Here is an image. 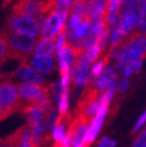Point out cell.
<instances>
[{"label": "cell", "instance_id": "10", "mask_svg": "<svg viewBox=\"0 0 146 147\" xmlns=\"http://www.w3.org/2000/svg\"><path fill=\"white\" fill-rule=\"evenodd\" d=\"M9 59V37L5 29L0 30V66Z\"/></svg>", "mask_w": 146, "mask_h": 147}, {"label": "cell", "instance_id": "25", "mask_svg": "<svg viewBox=\"0 0 146 147\" xmlns=\"http://www.w3.org/2000/svg\"><path fill=\"white\" fill-rule=\"evenodd\" d=\"M140 135H141V136H142V137H144V138L146 139V127L144 128V129H143V131H142V133H141Z\"/></svg>", "mask_w": 146, "mask_h": 147}, {"label": "cell", "instance_id": "24", "mask_svg": "<svg viewBox=\"0 0 146 147\" xmlns=\"http://www.w3.org/2000/svg\"><path fill=\"white\" fill-rule=\"evenodd\" d=\"M138 1H139V5L140 6L146 5V0H138Z\"/></svg>", "mask_w": 146, "mask_h": 147}, {"label": "cell", "instance_id": "8", "mask_svg": "<svg viewBox=\"0 0 146 147\" xmlns=\"http://www.w3.org/2000/svg\"><path fill=\"white\" fill-rule=\"evenodd\" d=\"M56 38L51 39H41L34 48V55L47 57L52 55L56 47Z\"/></svg>", "mask_w": 146, "mask_h": 147}, {"label": "cell", "instance_id": "11", "mask_svg": "<svg viewBox=\"0 0 146 147\" xmlns=\"http://www.w3.org/2000/svg\"><path fill=\"white\" fill-rule=\"evenodd\" d=\"M136 25H137V16L136 15H128V16L122 17L121 30H122L123 37H126L127 34H130V31L135 28Z\"/></svg>", "mask_w": 146, "mask_h": 147}, {"label": "cell", "instance_id": "20", "mask_svg": "<svg viewBox=\"0 0 146 147\" xmlns=\"http://www.w3.org/2000/svg\"><path fill=\"white\" fill-rule=\"evenodd\" d=\"M129 87V80L127 77H124V78L120 79V82H119V91H121V92H125V91L128 89Z\"/></svg>", "mask_w": 146, "mask_h": 147}, {"label": "cell", "instance_id": "16", "mask_svg": "<svg viewBox=\"0 0 146 147\" xmlns=\"http://www.w3.org/2000/svg\"><path fill=\"white\" fill-rule=\"evenodd\" d=\"M109 36H110V26H107V27L103 29V31H102V34H101L100 38H99V40H98V43H97V45H98L99 49H100L101 54L103 53L104 49H105L107 40H109Z\"/></svg>", "mask_w": 146, "mask_h": 147}, {"label": "cell", "instance_id": "7", "mask_svg": "<svg viewBox=\"0 0 146 147\" xmlns=\"http://www.w3.org/2000/svg\"><path fill=\"white\" fill-rule=\"evenodd\" d=\"M116 79H117V74L115 72V69L111 66H107L102 71V73L94 80V85L100 92L104 93L107 89L115 87Z\"/></svg>", "mask_w": 146, "mask_h": 147}, {"label": "cell", "instance_id": "5", "mask_svg": "<svg viewBox=\"0 0 146 147\" xmlns=\"http://www.w3.org/2000/svg\"><path fill=\"white\" fill-rule=\"evenodd\" d=\"M45 86V85H44ZM44 86L34 84V82H24L17 86L19 97L22 101V105H30L38 98L40 94L42 93Z\"/></svg>", "mask_w": 146, "mask_h": 147}, {"label": "cell", "instance_id": "12", "mask_svg": "<svg viewBox=\"0 0 146 147\" xmlns=\"http://www.w3.org/2000/svg\"><path fill=\"white\" fill-rule=\"evenodd\" d=\"M20 139H21V131L19 128L17 131L11 134V136L1 139L0 140V147H19Z\"/></svg>", "mask_w": 146, "mask_h": 147}, {"label": "cell", "instance_id": "6", "mask_svg": "<svg viewBox=\"0 0 146 147\" xmlns=\"http://www.w3.org/2000/svg\"><path fill=\"white\" fill-rule=\"evenodd\" d=\"M16 74L19 78L25 79L29 82H34V84H38L41 86L45 85V77L43 76L42 72H40L38 69L30 66L28 62L21 63Z\"/></svg>", "mask_w": 146, "mask_h": 147}, {"label": "cell", "instance_id": "23", "mask_svg": "<svg viewBox=\"0 0 146 147\" xmlns=\"http://www.w3.org/2000/svg\"><path fill=\"white\" fill-rule=\"evenodd\" d=\"M5 118H7V116H6L5 114L3 113V111L0 109V121H2V120H4Z\"/></svg>", "mask_w": 146, "mask_h": 147}, {"label": "cell", "instance_id": "2", "mask_svg": "<svg viewBox=\"0 0 146 147\" xmlns=\"http://www.w3.org/2000/svg\"><path fill=\"white\" fill-rule=\"evenodd\" d=\"M9 77L6 74L0 75V109L7 117L22 108L17 87Z\"/></svg>", "mask_w": 146, "mask_h": 147}, {"label": "cell", "instance_id": "19", "mask_svg": "<svg viewBox=\"0 0 146 147\" xmlns=\"http://www.w3.org/2000/svg\"><path fill=\"white\" fill-rule=\"evenodd\" d=\"M116 142L113 140H110L107 137L101 139V141L99 142V147H115Z\"/></svg>", "mask_w": 146, "mask_h": 147}, {"label": "cell", "instance_id": "26", "mask_svg": "<svg viewBox=\"0 0 146 147\" xmlns=\"http://www.w3.org/2000/svg\"><path fill=\"white\" fill-rule=\"evenodd\" d=\"M89 145H90L89 143H84V142H82V145H80L79 147H89Z\"/></svg>", "mask_w": 146, "mask_h": 147}, {"label": "cell", "instance_id": "15", "mask_svg": "<svg viewBox=\"0 0 146 147\" xmlns=\"http://www.w3.org/2000/svg\"><path fill=\"white\" fill-rule=\"evenodd\" d=\"M59 115H67L68 110V86L67 87H62V92H61V98L59 101Z\"/></svg>", "mask_w": 146, "mask_h": 147}, {"label": "cell", "instance_id": "17", "mask_svg": "<svg viewBox=\"0 0 146 147\" xmlns=\"http://www.w3.org/2000/svg\"><path fill=\"white\" fill-rule=\"evenodd\" d=\"M84 54H86V57L88 59L89 62L94 63L96 59H98V57L101 53H100V49H99L98 45H95V46H93V47H91L90 49H88V50L84 52Z\"/></svg>", "mask_w": 146, "mask_h": 147}, {"label": "cell", "instance_id": "18", "mask_svg": "<svg viewBox=\"0 0 146 147\" xmlns=\"http://www.w3.org/2000/svg\"><path fill=\"white\" fill-rule=\"evenodd\" d=\"M144 57H138L136 59L134 62L132 63V72H135V73H138V72H140L141 70V67H142V63H143Z\"/></svg>", "mask_w": 146, "mask_h": 147}, {"label": "cell", "instance_id": "13", "mask_svg": "<svg viewBox=\"0 0 146 147\" xmlns=\"http://www.w3.org/2000/svg\"><path fill=\"white\" fill-rule=\"evenodd\" d=\"M137 31L139 34H146V5L140 6L137 16Z\"/></svg>", "mask_w": 146, "mask_h": 147}, {"label": "cell", "instance_id": "21", "mask_svg": "<svg viewBox=\"0 0 146 147\" xmlns=\"http://www.w3.org/2000/svg\"><path fill=\"white\" fill-rule=\"evenodd\" d=\"M145 122H146V112L143 114V115H142V116L140 117V118H139V120H138L137 123H136V125H135V127H134V130H132V133L135 134L136 131H137V130L140 129L141 126H142V125H143L144 123H145Z\"/></svg>", "mask_w": 146, "mask_h": 147}, {"label": "cell", "instance_id": "3", "mask_svg": "<svg viewBox=\"0 0 146 147\" xmlns=\"http://www.w3.org/2000/svg\"><path fill=\"white\" fill-rule=\"evenodd\" d=\"M4 29L14 31V32L29 34L34 38L42 39V34H41L42 29L39 24V21L34 18L11 14L6 20V25Z\"/></svg>", "mask_w": 146, "mask_h": 147}, {"label": "cell", "instance_id": "4", "mask_svg": "<svg viewBox=\"0 0 146 147\" xmlns=\"http://www.w3.org/2000/svg\"><path fill=\"white\" fill-rule=\"evenodd\" d=\"M65 30H66V22L63 21L56 11H53L48 16V19L42 31V39L57 38V36L62 32H65Z\"/></svg>", "mask_w": 146, "mask_h": 147}, {"label": "cell", "instance_id": "14", "mask_svg": "<svg viewBox=\"0 0 146 147\" xmlns=\"http://www.w3.org/2000/svg\"><path fill=\"white\" fill-rule=\"evenodd\" d=\"M140 5H139V1L138 0H128L124 3L120 11L121 17H125L128 15H136V11H139Z\"/></svg>", "mask_w": 146, "mask_h": 147}, {"label": "cell", "instance_id": "9", "mask_svg": "<svg viewBox=\"0 0 146 147\" xmlns=\"http://www.w3.org/2000/svg\"><path fill=\"white\" fill-rule=\"evenodd\" d=\"M31 65L43 73H50L53 69V57L52 55L47 57H40L34 55L31 59Z\"/></svg>", "mask_w": 146, "mask_h": 147}, {"label": "cell", "instance_id": "1", "mask_svg": "<svg viewBox=\"0 0 146 147\" xmlns=\"http://www.w3.org/2000/svg\"><path fill=\"white\" fill-rule=\"evenodd\" d=\"M9 59H19L21 63L27 62L32 51L36 46V41H40L39 38H34L25 34L9 31Z\"/></svg>", "mask_w": 146, "mask_h": 147}, {"label": "cell", "instance_id": "22", "mask_svg": "<svg viewBox=\"0 0 146 147\" xmlns=\"http://www.w3.org/2000/svg\"><path fill=\"white\" fill-rule=\"evenodd\" d=\"M132 147H146V139L141 136V135H139L138 138L136 139Z\"/></svg>", "mask_w": 146, "mask_h": 147}]
</instances>
